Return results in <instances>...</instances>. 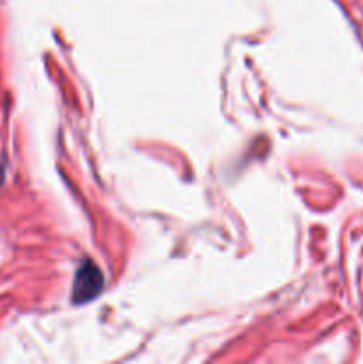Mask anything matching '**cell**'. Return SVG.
Returning a JSON list of instances; mask_svg holds the SVG:
<instances>
[{
  "instance_id": "cell-1",
  "label": "cell",
  "mask_w": 363,
  "mask_h": 364,
  "mask_svg": "<svg viewBox=\"0 0 363 364\" xmlns=\"http://www.w3.org/2000/svg\"><path fill=\"white\" fill-rule=\"evenodd\" d=\"M102 288V274L93 263L78 269L77 279H75V299L78 302H85L98 295Z\"/></svg>"
}]
</instances>
